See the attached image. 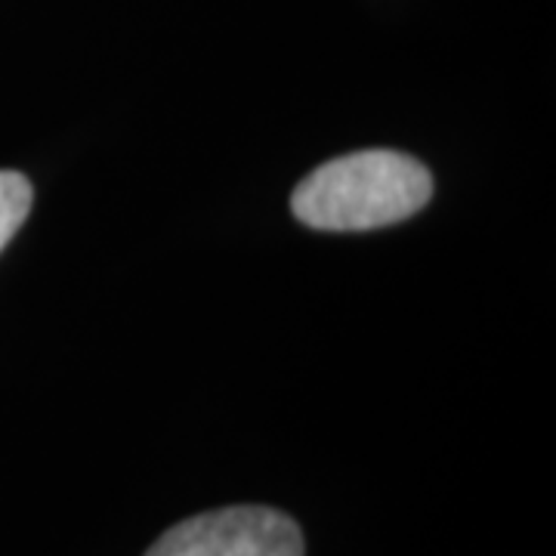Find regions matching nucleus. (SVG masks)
Segmentation results:
<instances>
[{"mask_svg": "<svg viewBox=\"0 0 556 556\" xmlns=\"http://www.w3.org/2000/svg\"><path fill=\"white\" fill-rule=\"evenodd\" d=\"M433 199L430 170L405 152L368 149L321 164L291 195L294 217L321 232H368L415 217Z\"/></svg>", "mask_w": 556, "mask_h": 556, "instance_id": "obj_1", "label": "nucleus"}, {"mask_svg": "<svg viewBox=\"0 0 556 556\" xmlns=\"http://www.w3.org/2000/svg\"><path fill=\"white\" fill-rule=\"evenodd\" d=\"M303 532L276 507L239 504L170 526L146 556H303Z\"/></svg>", "mask_w": 556, "mask_h": 556, "instance_id": "obj_2", "label": "nucleus"}, {"mask_svg": "<svg viewBox=\"0 0 556 556\" xmlns=\"http://www.w3.org/2000/svg\"><path fill=\"white\" fill-rule=\"evenodd\" d=\"M31 182L16 170H0V251L20 232L31 211Z\"/></svg>", "mask_w": 556, "mask_h": 556, "instance_id": "obj_3", "label": "nucleus"}]
</instances>
